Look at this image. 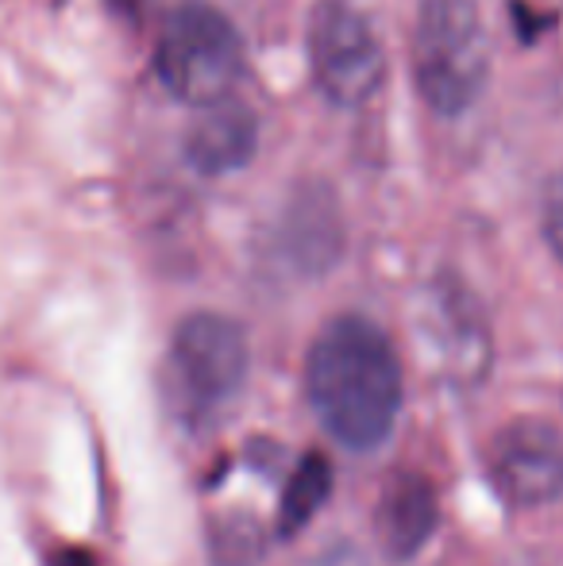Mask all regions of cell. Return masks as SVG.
Masks as SVG:
<instances>
[{
  "label": "cell",
  "instance_id": "6da1fadb",
  "mask_svg": "<svg viewBox=\"0 0 563 566\" xmlns=\"http://www.w3.org/2000/svg\"><path fill=\"white\" fill-rule=\"evenodd\" d=\"M305 389L324 432L352 451L390 436L402 409V366L390 339L367 316H336L313 339Z\"/></svg>",
  "mask_w": 563,
  "mask_h": 566
},
{
  "label": "cell",
  "instance_id": "8fae6325",
  "mask_svg": "<svg viewBox=\"0 0 563 566\" xmlns=\"http://www.w3.org/2000/svg\"><path fill=\"white\" fill-rule=\"evenodd\" d=\"M217 566H251L263 555V528L256 516H228L209 536Z\"/></svg>",
  "mask_w": 563,
  "mask_h": 566
},
{
  "label": "cell",
  "instance_id": "9c48e42d",
  "mask_svg": "<svg viewBox=\"0 0 563 566\" xmlns=\"http://www.w3.org/2000/svg\"><path fill=\"white\" fill-rule=\"evenodd\" d=\"M282 247L285 259L301 274H321V270H329L340 259L344 235H340V217L329 197H324V189H305L301 193V201L285 217Z\"/></svg>",
  "mask_w": 563,
  "mask_h": 566
},
{
  "label": "cell",
  "instance_id": "4fadbf2b",
  "mask_svg": "<svg viewBox=\"0 0 563 566\" xmlns=\"http://www.w3.org/2000/svg\"><path fill=\"white\" fill-rule=\"evenodd\" d=\"M51 566H97V559L82 547H62V552L51 555Z\"/></svg>",
  "mask_w": 563,
  "mask_h": 566
},
{
  "label": "cell",
  "instance_id": "30bf717a",
  "mask_svg": "<svg viewBox=\"0 0 563 566\" xmlns=\"http://www.w3.org/2000/svg\"><path fill=\"white\" fill-rule=\"evenodd\" d=\"M332 493V467L324 454H305V459L293 467V474L285 478L282 490V505H279V532L282 536H293L301 532L321 505L329 501Z\"/></svg>",
  "mask_w": 563,
  "mask_h": 566
},
{
  "label": "cell",
  "instance_id": "ba28073f",
  "mask_svg": "<svg viewBox=\"0 0 563 566\" xmlns=\"http://www.w3.org/2000/svg\"><path fill=\"white\" fill-rule=\"evenodd\" d=\"M436 490L421 474H398L378 505V539L394 559H409L428 544L436 528Z\"/></svg>",
  "mask_w": 563,
  "mask_h": 566
},
{
  "label": "cell",
  "instance_id": "8992f818",
  "mask_svg": "<svg viewBox=\"0 0 563 566\" xmlns=\"http://www.w3.org/2000/svg\"><path fill=\"white\" fill-rule=\"evenodd\" d=\"M490 474L513 505H544L563 493V436L544 420H513L490 448Z\"/></svg>",
  "mask_w": 563,
  "mask_h": 566
},
{
  "label": "cell",
  "instance_id": "7c38bea8",
  "mask_svg": "<svg viewBox=\"0 0 563 566\" xmlns=\"http://www.w3.org/2000/svg\"><path fill=\"white\" fill-rule=\"evenodd\" d=\"M544 235H549V247L563 262V174L544 193Z\"/></svg>",
  "mask_w": 563,
  "mask_h": 566
},
{
  "label": "cell",
  "instance_id": "7a4b0ae2",
  "mask_svg": "<svg viewBox=\"0 0 563 566\" xmlns=\"http://www.w3.org/2000/svg\"><path fill=\"white\" fill-rule=\"evenodd\" d=\"M417 90L440 116L479 101L490 77V39L475 0H421L414 23Z\"/></svg>",
  "mask_w": 563,
  "mask_h": 566
},
{
  "label": "cell",
  "instance_id": "52a82bcc",
  "mask_svg": "<svg viewBox=\"0 0 563 566\" xmlns=\"http://www.w3.org/2000/svg\"><path fill=\"white\" fill-rule=\"evenodd\" d=\"M256 116L243 105H236V101H220V105H209L194 119V127L186 135V155L197 170L217 178V174L240 170L256 155Z\"/></svg>",
  "mask_w": 563,
  "mask_h": 566
},
{
  "label": "cell",
  "instance_id": "5b68a950",
  "mask_svg": "<svg viewBox=\"0 0 563 566\" xmlns=\"http://www.w3.org/2000/svg\"><path fill=\"white\" fill-rule=\"evenodd\" d=\"M309 62L316 85L336 105H363L386 74L383 43L371 20L347 0H321L309 15Z\"/></svg>",
  "mask_w": 563,
  "mask_h": 566
},
{
  "label": "cell",
  "instance_id": "277c9868",
  "mask_svg": "<svg viewBox=\"0 0 563 566\" xmlns=\"http://www.w3.org/2000/svg\"><path fill=\"white\" fill-rule=\"evenodd\" d=\"M248 378V339L220 313H194L178 324L170 347V386L178 409L209 412L240 394Z\"/></svg>",
  "mask_w": 563,
  "mask_h": 566
},
{
  "label": "cell",
  "instance_id": "3957f363",
  "mask_svg": "<svg viewBox=\"0 0 563 566\" xmlns=\"http://www.w3.org/2000/svg\"><path fill=\"white\" fill-rule=\"evenodd\" d=\"M243 70V43L232 20L209 4H181L166 15L155 46V74L178 101L220 105Z\"/></svg>",
  "mask_w": 563,
  "mask_h": 566
}]
</instances>
